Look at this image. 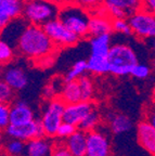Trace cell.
<instances>
[{
	"mask_svg": "<svg viewBox=\"0 0 155 156\" xmlns=\"http://www.w3.org/2000/svg\"><path fill=\"white\" fill-rule=\"evenodd\" d=\"M141 8L155 14V0H142Z\"/></svg>",
	"mask_w": 155,
	"mask_h": 156,
	"instance_id": "obj_35",
	"label": "cell"
},
{
	"mask_svg": "<svg viewBox=\"0 0 155 156\" xmlns=\"http://www.w3.org/2000/svg\"><path fill=\"white\" fill-rule=\"evenodd\" d=\"M60 7L48 0H26L22 17L29 24L44 26L49 21L58 17Z\"/></svg>",
	"mask_w": 155,
	"mask_h": 156,
	"instance_id": "obj_4",
	"label": "cell"
},
{
	"mask_svg": "<svg viewBox=\"0 0 155 156\" xmlns=\"http://www.w3.org/2000/svg\"><path fill=\"white\" fill-rule=\"evenodd\" d=\"M15 48L20 54L33 61H38L46 56L53 55L59 50L45 32L44 27L35 24H28L25 27Z\"/></svg>",
	"mask_w": 155,
	"mask_h": 156,
	"instance_id": "obj_1",
	"label": "cell"
},
{
	"mask_svg": "<svg viewBox=\"0 0 155 156\" xmlns=\"http://www.w3.org/2000/svg\"><path fill=\"white\" fill-rule=\"evenodd\" d=\"M86 156H88V155H86Z\"/></svg>",
	"mask_w": 155,
	"mask_h": 156,
	"instance_id": "obj_46",
	"label": "cell"
},
{
	"mask_svg": "<svg viewBox=\"0 0 155 156\" xmlns=\"http://www.w3.org/2000/svg\"><path fill=\"white\" fill-rule=\"evenodd\" d=\"M10 125V105L0 103V130H5Z\"/></svg>",
	"mask_w": 155,
	"mask_h": 156,
	"instance_id": "obj_32",
	"label": "cell"
},
{
	"mask_svg": "<svg viewBox=\"0 0 155 156\" xmlns=\"http://www.w3.org/2000/svg\"><path fill=\"white\" fill-rule=\"evenodd\" d=\"M152 99H153V101L155 102V85H154V87H153V89H152Z\"/></svg>",
	"mask_w": 155,
	"mask_h": 156,
	"instance_id": "obj_42",
	"label": "cell"
},
{
	"mask_svg": "<svg viewBox=\"0 0 155 156\" xmlns=\"http://www.w3.org/2000/svg\"><path fill=\"white\" fill-rule=\"evenodd\" d=\"M123 1L126 5L127 12L129 15L137 10L141 9V5H142V0H123Z\"/></svg>",
	"mask_w": 155,
	"mask_h": 156,
	"instance_id": "obj_34",
	"label": "cell"
},
{
	"mask_svg": "<svg viewBox=\"0 0 155 156\" xmlns=\"http://www.w3.org/2000/svg\"><path fill=\"white\" fill-rule=\"evenodd\" d=\"M67 1L84 8L90 13L96 12L99 8L103 5V0H67Z\"/></svg>",
	"mask_w": 155,
	"mask_h": 156,
	"instance_id": "obj_29",
	"label": "cell"
},
{
	"mask_svg": "<svg viewBox=\"0 0 155 156\" xmlns=\"http://www.w3.org/2000/svg\"><path fill=\"white\" fill-rule=\"evenodd\" d=\"M151 40H152V41H151V46H152L153 51L155 52V37H154V38H152V39H151Z\"/></svg>",
	"mask_w": 155,
	"mask_h": 156,
	"instance_id": "obj_40",
	"label": "cell"
},
{
	"mask_svg": "<svg viewBox=\"0 0 155 156\" xmlns=\"http://www.w3.org/2000/svg\"><path fill=\"white\" fill-rule=\"evenodd\" d=\"M148 120L150 122V124L155 128V107L154 108H152V110L148 113Z\"/></svg>",
	"mask_w": 155,
	"mask_h": 156,
	"instance_id": "obj_37",
	"label": "cell"
},
{
	"mask_svg": "<svg viewBox=\"0 0 155 156\" xmlns=\"http://www.w3.org/2000/svg\"><path fill=\"white\" fill-rule=\"evenodd\" d=\"M110 128L115 134L125 133L132 128V120L127 115L113 114L110 116Z\"/></svg>",
	"mask_w": 155,
	"mask_h": 156,
	"instance_id": "obj_19",
	"label": "cell"
},
{
	"mask_svg": "<svg viewBox=\"0 0 155 156\" xmlns=\"http://www.w3.org/2000/svg\"><path fill=\"white\" fill-rule=\"evenodd\" d=\"M10 21H11V19H10L8 15H5V13H2L0 11V34H1V32L5 29V27L9 24Z\"/></svg>",
	"mask_w": 155,
	"mask_h": 156,
	"instance_id": "obj_36",
	"label": "cell"
},
{
	"mask_svg": "<svg viewBox=\"0 0 155 156\" xmlns=\"http://www.w3.org/2000/svg\"><path fill=\"white\" fill-rule=\"evenodd\" d=\"M24 1H26V0H24Z\"/></svg>",
	"mask_w": 155,
	"mask_h": 156,
	"instance_id": "obj_45",
	"label": "cell"
},
{
	"mask_svg": "<svg viewBox=\"0 0 155 156\" xmlns=\"http://www.w3.org/2000/svg\"><path fill=\"white\" fill-rule=\"evenodd\" d=\"M64 144L74 156L87 155V132L77 129L72 136L65 139Z\"/></svg>",
	"mask_w": 155,
	"mask_h": 156,
	"instance_id": "obj_15",
	"label": "cell"
},
{
	"mask_svg": "<svg viewBox=\"0 0 155 156\" xmlns=\"http://www.w3.org/2000/svg\"><path fill=\"white\" fill-rule=\"evenodd\" d=\"M151 73H152V69H151L150 66L138 62L131 69L130 75L136 79H146L148 77H150Z\"/></svg>",
	"mask_w": 155,
	"mask_h": 156,
	"instance_id": "obj_30",
	"label": "cell"
},
{
	"mask_svg": "<svg viewBox=\"0 0 155 156\" xmlns=\"http://www.w3.org/2000/svg\"><path fill=\"white\" fill-rule=\"evenodd\" d=\"M15 91L3 79L0 78V103L11 104L14 102Z\"/></svg>",
	"mask_w": 155,
	"mask_h": 156,
	"instance_id": "obj_27",
	"label": "cell"
},
{
	"mask_svg": "<svg viewBox=\"0 0 155 156\" xmlns=\"http://www.w3.org/2000/svg\"><path fill=\"white\" fill-rule=\"evenodd\" d=\"M42 27L47 35L50 37V39L59 49L75 46L76 44H78L80 39L79 36L70 30L58 17L49 21Z\"/></svg>",
	"mask_w": 155,
	"mask_h": 156,
	"instance_id": "obj_7",
	"label": "cell"
},
{
	"mask_svg": "<svg viewBox=\"0 0 155 156\" xmlns=\"http://www.w3.org/2000/svg\"><path fill=\"white\" fill-rule=\"evenodd\" d=\"M133 36L141 40L155 37V14L144 9H139L127 17Z\"/></svg>",
	"mask_w": 155,
	"mask_h": 156,
	"instance_id": "obj_6",
	"label": "cell"
},
{
	"mask_svg": "<svg viewBox=\"0 0 155 156\" xmlns=\"http://www.w3.org/2000/svg\"><path fill=\"white\" fill-rule=\"evenodd\" d=\"M111 34H102L90 38V55L107 58L111 49Z\"/></svg>",
	"mask_w": 155,
	"mask_h": 156,
	"instance_id": "obj_17",
	"label": "cell"
},
{
	"mask_svg": "<svg viewBox=\"0 0 155 156\" xmlns=\"http://www.w3.org/2000/svg\"><path fill=\"white\" fill-rule=\"evenodd\" d=\"M81 92V101H91L95 93V86L91 78L87 75H84L77 79Z\"/></svg>",
	"mask_w": 155,
	"mask_h": 156,
	"instance_id": "obj_24",
	"label": "cell"
},
{
	"mask_svg": "<svg viewBox=\"0 0 155 156\" xmlns=\"http://www.w3.org/2000/svg\"><path fill=\"white\" fill-rule=\"evenodd\" d=\"M60 98L66 104L77 103L81 101V92H80V87L77 79L64 83L63 88L60 92Z\"/></svg>",
	"mask_w": 155,
	"mask_h": 156,
	"instance_id": "obj_18",
	"label": "cell"
},
{
	"mask_svg": "<svg viewBox=\"0 0 155 156\" xmlns=\"http://www.w3.org/2000/svg\"><path fill=\"white\" fill-rule=\"evenodd\" d=\"M50 156H74V155L68 151V149L65 146L64 142H60V143L53 144V149H52Z\"/></svg>",
	"mask_w": 155,
	"mask_h": 156,
	"instance_id": "obj_33",
	"label": "cell"
},
{
	"mask_svg": "<svg viewBox=\"0 0 155 156\" xmlns=\"http://www.w3.org/2000/svg\"><path fill=\"white\" fill-rule=\"evenodd\" d=\"M34 119V112L25 101H14L10 104V125L22 126Z\"/></svg>",
	"mask_w": 155,
	"mask_h": 156,
	"instance_id": "obj_13",
	"label": "cell"
},
{
	"mask_svg": "<svg viewBox=\"0 0 155 156\" xmlns=\"http://www.w3.org/2000/svg\"><path fill=\"white\" fill-rule=\"evenodd\" d=\"M90 16L89 11L68 1L61 5L58 13V19L80 39L88 36Z\"/></svg>",
	"mask_w": 155,
	"mask_h": 156,
	"instance_id": "obj_3",
	"label": "cell"
},
{
	"mask_svg": "<svg viewBox=\"0 0 155 156\" xmlns=\"http://www.w3.org/2000/svg\"><path fill=\"white\" fill-rule=\"evenodd\" d=\"M137 139L143 149L155 156V128L148 119L141 122L137 127Z\"/></svg>",
	"mask_w": 155,
	"mask_h": 156,
	"instance_id": "obj_14",
	"label": "cell"
},
{
	"mask_svg": "<svg viewBox=\"0 0 155 156\" xmlns=\"http://www.w3.org/2000/svg\"><path fill=\"white\" fill-rule=\"evenodd\" d=\"M0 78L3 79L15 92L25 89L29 81L28 75L24 68L12 63L2 66Z\"/></svg>",
	"mask_w": 155,
	"mask_h": 156,
	"instance_id": "obj_9",
	"label": "cell"
},
{
	"mask_svg": "<svg viewBox=\"0 0 155 156\" xmlns=\"http://www.w3.org/2000/svg\"><path fill=\"white\" fill-rule=\"evenodd\" d=\"M24 0H0V11L11 20L21 17L24 9Z\"/></svg>",
	"mask_w": 155,
	"mask_h": 156,
	"instance_id": "obj_20",
	"label": "cell"
},
{
	"mask_svg": "<svg viewBox=\"0 0 155 156\" xmlns=\"http://www.w3.org/2000/svg\"><path fill=\"white\" fill-rule=\"evenodd\" d=\"M0 77H1V66H0Z\"/></svg>",
	"mask_w": 155,
	"mask_h": 156,
	"instance_id": "obj_44",
	"label": "cell"
},
{
	"mask_svg": "<svg viewBox=\"0 0 155 156\" xmlns=\"http://www.w3.org/2000/svg\"><path fill=\"white\" fill-rule=\"evenodd\" d=\"M112 17L109 15L104 5L101 8L91 13L88 27V36H99L102 34H111L113 32L112 28Z\"/></svg>",
	"mask_w": 155,
	"mask_h": 156,
	"instance_id": "obj_10",
	"label": "cell"
},
{
	"mask_svg": "<svg viewBox=\"0 0 155 156\" xmlns=\"http://www.w3.org/2000/svg\"><path fill=\"white\" fill-rule=\"evenodd\" d=\"M3 150L10 156H23L26 153V142L22 140L10 138L3 144Z\"/></svg>",
	"mask_w": 155,
	"mask_h": 156,
	"instance_id": "obj_22",
	"label": "cell"
},
{
	"mask_svg": "<svg viewBox=\"0 0 155 156\" xmlns=\"http://www.w3.org/2000/svg\"><path fill=\"white\" fill-rule=\"evenodd\" d=\"M3 144H5V141H3V134H2V132H1V130H0V150H1V147L3 146Z\"/></svg>",
	"mask_w": 155,
	"mask_h": 156,
	"instance_id": "obj_39",
	"label": "cell"
},
{
	"mask_svg": "<svg viewBox=\"0 0 155 156\" xmlns=\"http://www.w3.org/2000/svg\"><path fill=\"white\" fill-rule=\"evenodd\" d=\"M110 74L123 77L130 75L133 66L138 63V56L132 48L126 44H114L107 54Z\"/></svg>",
	"mask_w": 155,
	"mask_h": 156,
	"instance_id": "obj_2",
	"label": "cell"
},
{
	"mask_svg": "<svg viewBox=\"0 0 155 156\" xmlns=\"http://www.w3.org/2000/svg\"><path fill=\"white\" fill-rule=\"evenodd\" d=\"M95 108L91 101H79L77 103L66 104L63 114V122L72 124L78 128L82 119Z\"/></svg>",
	"mask_w": 155,
	"mask_h": 156,
	"instance_id": "obj_12",
	"label": "cell"
},
{
	"mask_svg": "<svg viewBox=\"0 0 155 156\" xmlns=\"http://www.w3.org/2000/svg\"><path fill=\"white\" fill-rule=\"evenodd\" d=\"M111 147L105 133L95 129L87 132V155L110 156Z\"/></svg>",
	"mask_w": 155,
	"mask_h": 156,
	"instance_id": "obj_11",
	"label": "cell"
},
{
	"mask_svg": "<svg viewBox=\"0 0 155 156\" xmlns=\"http://www.w3.org/2000/svg\"><path fill=\"white\" fill-rule=\"evenodd\" d=\"M88 72V65H87V60H79V61L75 62L73 66L68 69L66 73L65 77H64V81H72L76 80L81 76L86 75Z\"/></svg>",
	"mask_w": 155,
	"mask_h": 156,
	"instance_id": "obj_23",
	"label": "cell"
},
{
	"mask_svg": "<svg viewBox=\"0 0 155 156\" xmlns=\"http://www.w3.org/2000/svg\"><path fill=\"white\" fill-rule=\"evenodd\" d=\"M87 65L88 72L93 75H104V74L110 73L107 58L90 55L87 60Z\"/></svg>",
	"mask_w": 155,
	"mask_h": 156,
	"instance_id": "obj_21",
	"label": "cell"
},
{
	"mask_svg": "<svg viewBox=\"0 0 155 156\" xmlns=\"http://www.w3.org/2000/svg\"><path fill=\"white\" fill-rule=\"evenodd\" d=\"M0 156H10L5 150H0Z\"/></svg>",
	"mask_w": 155,
	"mask_h": 156,
	"instance_id": "obj_41",
	"label": "cell"
},
{
	"mask_svg": "<svg viewBox=\"0 0 155 156\" xmlns=\"http://www.w3.org/2000/svg\"><path fill=\"white\" fill-rule=\"evenodd\" d=\"M65 106L66 103L60 97H56L51 100H48L40 117V122L46 136L48 138L56 136L59 127L63 122Z\"/></svg>",
	"mask_w": 155,
	"mask_h": 156,
	"instance_id": "obj_5",
	"label": "cell"
},
{
	"mask_svg": "<svg viewBox=\"0 0 155 156\" xmlns=\"http://www.w3.org/2000/svg\"><path fill=\"white\" fill-rule=\"evenodd\" d=\"M153 68H154V69H155V58H154V60H153Z\"/></svg>",
	"mask_w": 155,
	"mask_h": 156,
	"instance_id": "obj_43",
	"label": "cell"
},
{
	"mask_svg": "<svg viewBox=\"0 0 155 156\" xmlns=\"http://www.w3.org/2000/svg\"><path fill=\"white\" fill-rule=\"evenodd\" d=\"M5 133L9 138H14L24 142H28L35 138L45 136L44 128L40 119H36V118L29 124L22 125V126L9 125L5 129Z\"/></svg>",
	"mask_w": 155,
	"mask_h": 156,
	"instance_id": "obj_8",
	"label": "cell"
},
{
	"mask_svg": "<svg viewBox=\"0 0 155 156\" xmlns=\"http://www.w3.org/2000/svg\"><path fill=\"white\" fill-rule=\"evenodd\" d=\"M14 56V47L7 40L0 38V66H5L12 63Z\"/></svg>",
	"mask_w": 155,
	"mask_h": 156,
	"instance_id": "obj_25",
	"label": "cell"
},
{
	"mask_svg": "<svg viewBox=\"0 0 155 156\" xmlns=\"http://www.w3.org/2000/svg\"><path fill=\"white\" fill-rule=\"evenodd\" d=\"M112 28H113V32L115 33H119V34L126 35V36L132 35V32H131L130 25H129L127 17L113 19L112 20Z\"/></svg>",
	"mask_w": 155,
	"mask_h": 156,
	"instance_id": "obj_28",
	"label": "cell"
},
{
	"mask_svg": "<svg viewBox=\"0 0 155 156\" xmlns=\"http://www.w3.org/2000/svg\"><path fill=\"white\" fill-rule=\"evenodd\" d=\"M53 149V144L45 136L35 138L26 142L27 156H50Z\"/></svg>",
	"mask_w": 155,
	"mask_h": 156,
	"instance_id": "obj_16",
	"label": "cell"
},
{
	"mask_svg": "<svg viewBox=\"0 0 155 156\" xmlns=\"http://www.w3.org/2000/svg\"><path fill=\"white\" fill-rule=\"evenodd\" d=\"M77 129L78 128L76 126H74V125L63 122L60 125V127H59L58 132H56V136L62 140H65V139H67L70 136H72Z\"/></svg>",
	"mask_w": 155,
	"mask_h": 156,
	"instance_id": "obj_31",
	"label": "cell"
},
{
	"mask_svg": "<svg viewBox=\"0 0 155 156\" xmlns=\"http://www.w3.org/2000/svg\"><path fill=\"white\" fill-rule=\"evenodd\" d=\"M100 122V114L96 108L91 111L87 116L82 119V122L78 125V129L82 130L85 132H89L91 130L97 129Z\"/></svg>",
	"mask_w": 155,
	"mask_h": 156,
	"instance_id": "obj_26",
	"label": "cell"
},
{
	"mask_svg": "<svg viewBox=\"0 0 155 156\" xmlns=\"http://www.w3.org/2000/svg\"><path fill=\"white\" fill-rule=\"evenodd\" d=\"M48 1H50V2L54 3V5H59V7H61L62 5H64V3L67 2V0H48Z\"/></svg>",
	"mask_w": 155,
	"mask_h": 156,
	"instance_id": "obj_38",
	"label": "cell"
}]
</instances>
